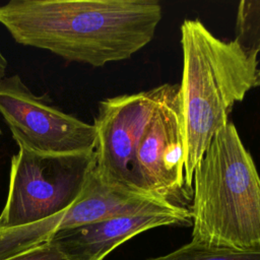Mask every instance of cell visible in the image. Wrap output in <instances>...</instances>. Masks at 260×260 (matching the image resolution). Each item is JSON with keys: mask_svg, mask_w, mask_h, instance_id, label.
Instances as JSON below:
<instances>
[{"mask_svg": "<svg viewBox=\"0 0 260 260\" xmlns=\"http://www.w3.org/2000/svg\"><path fill=\"white\" fill-rule=\"evenodd\" d=\"M145 260H260V250H233L188 243L166 255Z\"/></svg>", "mask_w": 260, "mask_h": 260, "instance_id": "cell-11", "label": "cell"}, {"mask_svg": "<svg viewBox=\"0 0 260 260\" xmlns=\"http://www.w3.org/2000/svg\"><path fill=\"white\" fill-rule=\"evenodd\" d=\"M183 52L178 89L184 142V180L192 194L195 169L214 135L229 123V114L255 86L258 60L235 41L216 38L199 19L180 27Z\"/></svg>", "mask_w": 260, "mask_h": 260, "instance_id": "cell-2", "label": "cell"}, {"mask_svg": "<svg viewBox=\"0 0 260 260\" xmlns=\"http://www.w3.org/2000/svg\"><path fill=\"white\" fill-rule=\"evenodd\" d=\"M190 211L191 243L260 250V176L232 122L214 135L195 169Z\"/></svg>", "mask_w": 260, "mask_h": 260, "instance_id": "cell-3", "label": "cell"}, {"mask_svg": "<svg viewBox=\"0 0 260 260\" xmlns=\"http://www.w3.org/2000/svg\"><path fill=\"white\" fill-rule=\"evenodd\" d=\"M178 89L179 84L164 83L99 103L93 119L96 133L94 154L95 170L103 178L131 184L130 164L137 145L156 112Z\"/></svg>", "mask_w": 260, "mask_h": 260, "instance_id": "cell-6", "label": "cell"}, {"mask_svg": "<svg viewBox=\"0 0 260 260\" xmlns=\"http://www.w3.org/2000/svg\"><path fill=\"white\" fill-rule=\"evenodd\" d=\"M0 115L18 146L43 154L94 151L93 124L79 120L35 94L19 75L0 82Z\"/></svg>", "mask_w": 260, "mask_h": 260, "instance_id": "cell-5", "label": "cell"}, {"mask_svg": "<svg viewBox=\"0 0 260 260\" xmlns=\"http://www.w3.org/2000/svg\"><path fill=\"white\" fill-rule=\"evenodd\" d=\"M130 183L175 205L188 207L192 200L184 180L178 91L156 112L142 135L130 164Z\"/></svg>", "mask_w": 260, "mask_h": 260, "instance_id": "cell-7", "label": "cell"}, {"mask_svg": "<svg viewBox=\"0 0 260 260\" xmlns=\"http://www.w3.org/2000/svg\"><path fill=\"white\" fill-rule=\"evenodd\" d=\"M7 66H8V61L3 55V53L0 51V82L5 78Z\"/></svg>", "mask_w": 260, "mask_h": 260, "instance_id": "cell-13", "label": "cell"}, {"mask_svg": "<svg viewBox=\"0 0 260 260\" xmlns=\"http://www.w3.org/2000/svg\"><path fill=\"white\" fill-rule=\"evenodd\" d=\"M191 215L146 213L118 216L55 234L53 243L69 260H104L113 250L146 231L191 225Z\"/></svg>", "mask_w": 260, "mask_h": 260, "instance_id": "cell-9", "label": "cell"}, {"mask_svg": "<svg viewBox=\"0 0 260 260\" xmlns=\"http://www.w3.org/2000/svg\"><path fill=\"white\" fill-rule=\"evenodd\" d=\"M146 213L191 215L190 208L138 187L103 178L94 168L89 173L77 199L64 211L32 225L37 245L49 242L58 232L105 219Z\"/></svg>", "mask_w": 260, "mask_h": 260, "instance_id": "cell-8", "label": "cell"}, {"mask_svg": "<svg viewBox=\"0 0 260 260\" xmlns=\"http://www.w3.org/2000/svg\"><path fill=\"white\" fill-rule=\"evenodd\" d=\"M94 166V151L43 154L18 146L10 160L0 228L31 224L64 211L77 199Z\"/></svg>", "mask_w": 260, "mask_h": 260, "instance_id": "cell-4", "label": "cell"}, {"mask_svg": "<svg viewBox=\"0 0 260 260\" xmlns=\"http://www.w3.org/2000/svg\"><path fill=\"white\" fill-rule=\"evenodd\" d=\"M3 260H69L53 243L47 242Z\"/></svg>", "mask_w": 260, "mask_h": 260, "instance_id": "cell-12", "label": "cell"}, {"mask_svg": "<svg viewBox=\"0 0 260 260\" xmlns=\"http://www.w3.org/2000/svg\"><path fill=\"white\" fill-rule=\"evenodd\" d=\"M1 134H2V131H1V128H0V136H1Z\"/></svg>", "mask_w": 260, "mask_h": 260, "instance_id": "cell-15", "label": "cell"}, {"mask_svg": "<svg viewBox=\"0 0 260 260\" xmlns=\"http://www.w3.org/2000/svg\"><path fill=\"white\" fill-rule=\"evenodd\" d=\"M235 41L250 58L260 54V0H243L236 16Z\"/></svg>", "mask_w": 260, "mask_h": 260, "instance_id": "cell-10", "label": "cell"}, {"mask_svg": "<svg viewBox=\"0 0 260 260\" xmlns=\"http://www.w3.org/2000/svg\"><path fill=\"white\" fill-rule=\"evenodd\" d=\"M156 0H11L0 24L18 44L102 67L129 59L154 37Z\"/></svg>", "mask_w": 260, "mask_h": 260, "instance_id": "cell-1", "label": "cell"}, {"mask_svg": "<svg viewBox=\"0 0 260 260\" xmlns=\"http://www.w3.org/2000/svg\"><path fill=\"white\" fill-rule=\"evenodd\" d=\"M254 87H260V67H258V71H257L256 81H255V86Z\"/></svg>", "mask_w": 260, "mask_h": 260, "instance_id": "cell-14", "label": "cell"}]
</instances>
